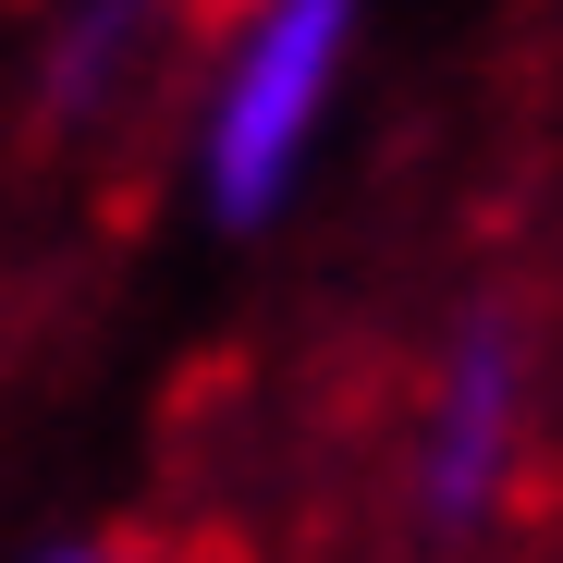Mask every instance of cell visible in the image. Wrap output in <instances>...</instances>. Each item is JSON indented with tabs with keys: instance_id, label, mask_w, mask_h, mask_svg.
<instances>
[{
	"instance_id": "obj_1",
	"label": "cell",
	"mask_w": 563,
	"mask_h": 563,
	"mask_svg": "<svg viewBox=\"0 0 563 563\" xmlns=\"http://www.w3.org/2000/svg\"><path fill=\"white\" fill-rule=\"evenodd\" d=\"M343 25H355V0H269L233 86H221V123H209V197L221 221H257L282 197V172H295L307 147V111H319V86L343 62Z\"/></svg>"
},
{
	"instance_id": "obj_2",
	"label": "cell",
	"mask_w": 563,
	"mask_h": 563,
	"mask_svg": "<svg viewBox=\"0 0 563 563\" xmlns=\"http://www.w3.org/2000/svg\"><path fill=\"white\" fill-rule=\"evenodd\" d=\"M503 417H515V355H503V331H465L441 417H429V503L441 515H478L490 465H503Z\"/></svg>"
},
{
	"instance_id": "obj_3",
	"label": "cell",
	"mask_w": 563,
	"mask_h": 563,
	"mask_svg": "<svg viewBox=\"0 0 563 563\" xmlns=\"http://www.w3.org/2000/svg\"><path fill=\"white\" fill-rule=\"evenodd\" d=\"M123 25H135V0H86V13H74V49H62V86H49L62 111H86V86L111 74V49H123Z\"/></svg>"
}]
</instances>
